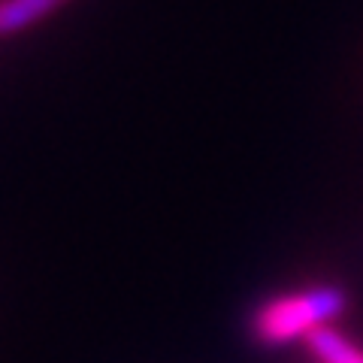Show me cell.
Instances as JSON below:
<instances>
[{
  "mask_svg": "<svg viewBox=\"0 0 363 363\" xmlns=\"http://www.w3.org/2000/svg\"><path fill=\"white\" fill-rule=\"evenodd\" d=\"M345 309V294L339 288H309L303 294H288L267 306H260L252 330L260 342L281 345L297 336L309 339L315 330Z\"/></svg>",
  "mask_w": 363,
  "mask_h": 363,
  "instance_id": "obj_1",
  "label": "cell"
},
{
  "mask_svg": "<svg viewBox=\"0 0 363 363\" xmlns=\"http://www.w3.org/2000/svg\"><path fill=\"white\" fill-rule=\"evenodd\" d=\"M64 0H4L0 4V33L30 28L37 18L49 16Z\"/></svg>",
  "mask_w": 363,
  "mask_h": 363,
  "instance_id": "obj_2",
  "label": "cell"
},
{
  "mask_svg": "<svg viewBox=\"0 0 363 363\" xmlns=\"http://www.w3.org/2000/svg\"><path fill=\"white\" fill-rule=\"evenodd\" d=\"M309 348L315 351L321 363H363V354L348 342L345 336L333 333L330 327H321L309 336Z\"/></svg>",
  "mask_w": 363,
  "mask_h": 363,
  "instance_id": "obj_3",
  "label": "cell"
}]
</instances>
